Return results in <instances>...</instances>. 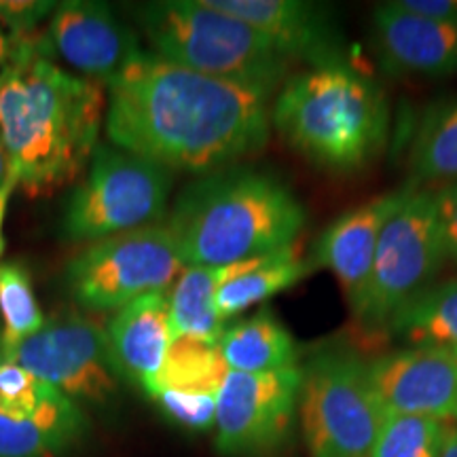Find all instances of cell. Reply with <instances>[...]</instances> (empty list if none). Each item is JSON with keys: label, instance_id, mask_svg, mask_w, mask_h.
<instances>
[{"label": "cell", "instance_id": "obj_2", "mask_svg": "<svg viewBox=\"0 0 457 457\" xmlns=\"http://www.w3.org/2000/svg\"><path fill=\"white\" fill-rule=\"evenodd\" d=\"M104 102L102 83L57 66L43 37L28 38L0 71V140L28 197L83 174L98 148Z\"/></svg>", "mask_w": 457, "mask_h": 457}, {"label": "cell", "instance_id": "obj_18", "mask_svg": "<svg viewBox=\"0 0 457 457\" xmlns=\"http://www.w3.org/2000/svg\"><path fill=\"white\" fill-rule=\"evenodd\" d=\"M85 432L81 404L54 386L28 407L0 403V457H66Z\"/></svg>", "mask_w": 457, "mask_h": 457}, {"label": "cell", "instance_id": "obj_23", "mask_svg": "<svg viewBox=\"0 0 457 457\" xmlns=\"http://www.w3.org/2000/svg\"><path fill=\"white\" fill-rule=\"evenodd\" d=\"M227 373L228 367L220 356L219 341H199L182 337L171 343L163 367L146 396L153 398L165 390L216 396Z\"/></svg>", "mask_w": 457, "mask_h": 457}, {"label": "cell", "instance_id": "obj_22", "mask_svg": "<svg viewBox=\"0 0 457 457\" xmlns=\"http://www.w3.org/2000/svg\"><path fill=\"white\" fill-rule=\"evenodd\" d=\"M387 328L411 347H432L457 356V279L428 286L394 316Z\"/></svg>", "mask_w": 457, "mask_h": 457}, {"label": "cell", "instance_id": "obj_27", "mask_svg": "<svg viewBox=\"0 0 457 457\" xmlns=\"http://www.w3.org/2000/svg\"><path fill=\"white\" fill-rule=\"evenodd\" d=\"M176 426L191 432H205L216 424V396L165 390L151 398Z\"/></svg>", "mask_w": 457, "mask_h": 457}, {"label": "cell", "instance_id": "obj_32", "mask_svg": "<svg viewBox=\"0 0 457 457\" xmlns=\"http://www.w3.org/2000/svg\"><path fill=\"white\" fill-rule=\"evenodd\" d=\"M26 41H20V38H15L13 34H11L7 28H4L3 21H0V71H4L11 62L15 60L17 51H20L21 45Z\"/></svg>", "mask_w": 457, "mask_h": 457}, {"label": "cell", "instance_id": "obj_34", "mask_svg": "<svg viewBox=\"0 0 457 457\" xmlns=\"http://www.w3.org/2000/svg\"><path fill=\"white\" fill-rule=\"evenodd\" d=\"M7 176H9V162H7V153H4L3 140H0V185L7 180Z\"/></svg>", "mask_w": 457, "mask_h": 457}, {"label": "cell", "instance_id": "obj_1", "mask_svg": "<svg viewBox=\"0 0 457 457\" xmlns=\"http://www.w3.org/2000/svg\"><path fill=\"white\" fill-rule=\"evenodd\" d=\"M270 96L140 49L108 83L106 136L170 171L205 174L265 146Z\"/></svg>", "mask_w": 457, "mask_h": 457}, {"label": "cell", "instance_id": "obj_20", "mask_svg": "<svg viewBox=\"0 0 457 457\" xmlns=\"http://www.w3.org/2000/svg\"><path fill=\"white\" fill-rule=\"evenodd\" d=\"M219 350L228 370L237 373L295 369L299 358L293 335L271 310H261L253 318L239 320L222 330Z\"/></svg>", "mask_w": 457, "mask_h": 457}, {"label": "cell", "instance_id": "obj_29", "mask_svg": "<svg viewBox=\"0 0 457 457\" xmlns=\"http://www.w3.org/2000/svg\"><path fill=\"white\" fill-rule=\"evenodd\" d=\"M434 195H436L438 220H441L447 259L457 261V180L434 191Z\"/></svg>", "mask_w": 457, "mask_h": 457}, {"label": "cell", "instance_id": "obj_10", "mask_svg": "<svg viewBox=\"0 0 457 457\" xmlns=\"http://www.w3.org/2000/svg\"><path fill=\"white\" fill-rule=\"evenodd\" d=\"M3 360H13L81 407H108L119 394L106 330L79 313L51 318Z\"/></svg>", "mask_w": 457, "mask_h": 457}, {"label": "cell", "instance_id": "obj_26", "mask_svg": "<svg viewBox=\"0 0 457 457\" xmlns=\"http://www.w3.org/2000/svg\"><path fill=\"white\" fill-rule=\"evenodd\" d=\"M449 424L415 415H386L369 457H441Z\"/></svg>", "mask_w": 457, "mask_h": 457}, {"label": "cell", "instance_id": "obj_15", "mask_svg": "<svg viewBox=\"0 0 457 457\" xmlns=\"http://www.w3.org/2000/svg\"><path fill=\"white\" fill-rule=\"evenodd\" d=\"M210 4L254 28L288 60H307L313 68L341 62L339 32L322 4L303 0H210Z\"/></svg>", "mask_w": 457, "mask_h": 457}, {"label": "cell", "instance_id": "obj_17", "mask_svg": "<svg viewBox=\"0 0 457 457\" xmlns=\"http://www.w3.org/2000/svg\"><path fill=\"white\" fill-rule=\"evenodd\" d=\"M106 339L119 379L146 394L174 343L168 293L145 295L119 310L108 322Z\"/></svg>", "mask_w": 457, "mask_h": 457}, {"label": "cell", "instance_id": "obj_5", "mask_svg": "<svg viewBox=\"0 0 457 457\" xmlns=\"http://www.w3.org/2000/svg\"><path fill=\"white\" fill-rule=\"evenodd\" d=\"M153 54L208 77L271 94L290 60L270 38L210 0H162L138 9Z\"/></svg>", "mask_w": 457, "mask_h": 457}, {"label": "cell", "instance_id": "obj_28", "mask_svg": "<svg viewBox=\"0 0 457 457\" xmlns=\"http://www.w3.org/2000/svg\"><path fill=\"white\" fill-rule=\"evenodd\" d=\"M54 11L55 3L47 0H0V21L20 41L37 37L34 30Z\"/></svg>", "mask_w": 457, "mask_h": 457}, {"label": "cell", "instance_id": "obj_9", "mask_svg": "<svg viewBox=\"0 0 457 457\" xmlns=\"http://www.w3.org/2000/svg\"><path fill=\"white\" fill-rule=\"evenodd\" d=\"M445 259L447 250L434 191L415 185L400 188L396 208L377 242L362 322L370 328L390 327L394 316L428 288Z\"/></svg>", "mask_w": 457, "mask_h": 457}, {"label": "cell", "instance_id": "obj_25", "mask_svg": "<svg viewBox=\"0 0 457 457\" xmlns=\"http://www.w3.org/2000/svg\"><path fill=\"white\" fill-rule=\"evenodd\" d=\"M0 345L7 358L20 343L45 327V316L32 288L30 273L21 262H0Z\"/></svg>", "mask_w": 457, "mask_h": 457}, {"label": "cell", "instance_id": "obj_33", "mask_svg": "<svg viewBox=\"0 0 457 457\" xmlns=\"http://www.w3.org/2000/svg\"><path fill=\"white\" fill-rule=\"evenodd\" d=\"M441 457H457V428L455 426H449L447 428Z\"/></svg>", "mask_w": 457, "mask_h": 457}, {"label": "cell", "instance_id": "obj_8", "mask_svg": "<svg viewBox=\"0 0 457 457\" xmlns=\"http://www.w3.org/2000/svg\"><path fill=\"white\" fill-rule=\"evenodd\" d=\"M187 270L165 225L87 244L66 267L74 303L87 312H119L140 296L170 293Z\"/></svg>", "mask_w": 457, "mask_h": 457}, {"label": "cell", "instance_id": "obj_31", "mask_svg": "<svg viewBox=\"0 0 457 457\" xmlns=\"http://www.w3.org/2000/svg\"><path fill=\"white\" fill-rule=\"evenodd\" d=\"M17 185V179L13 174L7 176V180L0 185V256L4 254V219H7V210H9V202L13 197Z\"/></svg>", "mask_w": 457, "mask_h": 457}, {"label": "cell", "instance_id": "obj_4", "mask_svg": "<svg viewBox=\"0 0 457 457\" xmlns=\"http://www.w3.org/2000/svg\"><path fill=\"white\" fill-rule=\"evenodd\" d=\"M271 119L296 153L328 171H353L373 162L390 128L381 89L345 62L286 81Z\"/></svg>", "mask_w": 457, "mask_h": 457}, {"label": "cell", "instance_id": "obj_21", "mask_svg": "<svg viewBox=\"0 0 457 457\" xmlns=\"http://www.w3.org/2000/svg\"><path fill=\"white\" fill-rule=\"evenodd\" d=\"M310 271V261L303 259L296 244L278 250L273 254H267L254 270L228 279V282L216 290V316H219L220 322H227L228 318L239 316V313L250 310L256 303L267 301L270 296H276L278 293L293 288Z\"/></svg>", "mask_w": 457, "mask_h": 457}, {"label": "cell", "instance_id": "obj_6", "mask_svg": "<svg viewBox=\"0 0 457 457\" xmlns=\"http://www.w3.org/2000/svg\"><path fill=\"white\" fill-rule=\"evenodd\" d=\"M171 171L121 148L98 145L85 179L72 188L62 214L71 242H98L159 225L168 208Z\"/></svg>", "mask_w": 457, "mask_h": 457}, {"label": "cell", "instance_id": "obj_16", "mask_svg": "<svg viewBox=\"0 0 457 457\" xmlns=\"http://www.w3.org/2000/svg\"><path fill=\"white\" fill-rule=\"evenodd\" d=\"M373 34L387 71L413 77L457 71V28L413 13L398 0L375 7Z\"/></svg>", "mask_w": 457, "mask_h": 457}, {"label": "cell", "instance_id": "obj_3", "mask_svg": "<svg viewBox=\"0 0 457 457\" xmlns=\"http://www.w3.org/2000/svg\"><path fill=\"white\" fill-rule=\"evenodd\" d=\"M307 214L276 176L216 170L188 185L168 227L187 267H222L295 245Z\"/></svg>", "mask_w": 457, "mask_h": 457}, {"label": "cell", "instance_id": "obj_14", "mask_svg": "<svg viewBox=\"0 0 457 457\" xmlns=\"http://www.w3.org/2000/svg\"><path fill=\"white\" fill-rule=\"evenodd\" d=\"M398 199L400 191H394L358 205L330 222L313 244L312 270L322 267L335 273L352 313L360 322L367 310L377 242Z\"/></svg>", "mask_w": 457, "mask_h": 457}, {"label": "cell", "instance_id": "obj_12", "mask_svg": "<svg viewBox=\"0 0 457 457\" xmlns=\"http://www.w3.org/2000/svg\"><path fill=\"white\" fill-rule=\"evenodd\" d=\"M369 370L386 415L457 420L455 353L407 347L373 360Z\"/></svg>", "mask_w": 457, "mask_h": 457}, {"label": "cell", "instance_id": "obj_30", "mask_svg": "<svg viewBox=\"0 0 457 457\" xmlns=\"http://www.w3.org/2000/svg\"><path fill=\"white\" fill-rule=\"evenodd\" d=\"M404 9L457 28V0H398Z\"/></svg>", "mask_w": 457, "mask_h": 457}, {"label": "cell", "instance_id": "obj_19", "mask_svg": "<svg viewBox=\"0 0 457 457\" xmlns=\"http://www.w3.org/2000/svg\"><path fill=\"white\" fill-rule=\"evenodd\" d=\"M265 256L222 267H187L168 293L174 339L188 337L199 341H219L225 322H220L214 312L216 290L228 279L254 270Z\"/></svg>", "mask_w": 457, "mask_h": 457}, {"label": "cell", "instance_id": "obj_35", "mask_svg": "<svg viewBox=\"0 0 457 457\" xmlns=\"http://www.w3.org/2000/svg\"><path fill=\"white\" fill-rule=\"evenodd\" d=\"M0 360H3V345H0Z\"/></svg>", "mask_w": 457, "mask_h": 457}, {"label": "cell", "instance_id": "obj_11", "mask_svg": "<svg viewBox=\"0 0 457 457\" xmlns=\"http://www.w3.org/2000/svg\"><path fill=\"white\" fill-rule=\"evenodd\" d=\"M301 369L271 373L228 370L216 394V449L227 457H254L278 449L299 409Z\"/></svg>", "mask_w": 457, "mask_h": 457}, {"label": "cell", "instance_id": "obj_24", "mask_svg": "<svg viewBox=\"0 0 457 457\" xmlns=\"http://www.w3.org/2000/svg\"><path fill=\"white\" fill-rule=\"evenodd\" d=\"M409 162L417 182L457 180V100L428 108L417 125Z\"/></svg>", "mask_w": 457, "mask_h": 457}, {"label": "cell", "instance_id": "obj_7", "mask_svg": "<svg viewBox=\"0 0 457 457\" xmlns=\"http://www.w3.org/2000/svg\"><path fill=\"white\" fill-rule=\"evenodd\" d=\"M299 417L312 457H369L386 411L369 364L343 350L320 352L301 369Z\"/></svg>", "mask_w": 457, "mask_h": 457}, {"label": "cell", "instance_id": "obj_13", "mask_svg": "<svg viewBox=\"0 0 457 457\" xmlns=\"http://www.w3.org/2000/svg\"><path fill=\"white\" fill-rule=\"evenodd\" d=\"M49 47L81 77L106 85L138 54L140 45L104 3L68 0L55 4Z\"/></svg>", "mask_w": 457, "mask_h": 457}]
</instances>
